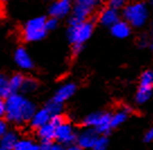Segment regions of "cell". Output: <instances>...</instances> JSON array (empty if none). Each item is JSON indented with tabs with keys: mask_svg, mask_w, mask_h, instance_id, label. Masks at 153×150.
Returning a JSON list of instances; mask_svg holds the SVG:
<instances>
[{
	"mask_svg": "<svg viewBox=\"0 0 153 150\" xmlns=\"http://www.w3.org/2000/svg\"><path fill=\"white\" fill-rule=\"evenodd\" d=\"M151 4H152V6H153V0H151Z\"/></svg>",
	"mask_w": 153,
	"mask_h": 150,
	"instance_id": "obj_38",
	"label": "cell"
},
{
	"mask_svg": "<svg viewBox=\"0 0 153 150\" xmlns=\"http://www.w3.org/2000/svg\"><path fill=\"white\" fill-rule=\"evenodd\" d=\"M57 25H59V19L54 18V17H51V18L46 19V22H45V29H46V32L48 31H53V29L56 28Z\"/></svg>",
	"mask_w": 153,
	"mask_h": 150,
	"instance_id": "obj_27",
	"label": "cell"
},
{
	"mask_svg": "<svg viewBox=\"0 0 153 150\" xmlns=\"http://www.w3.org/2000/svg\"><path fill=\"white\" fill-rule=\"evenodd\" d=\"M51 117H52L51 114L44 107L42 110H38V111L35 112L29 122H30V125L33 126L34 129H39L43 125H45L46 123H48L50 120H51Z\"/></svg>",
	"mask_w": 153,
	"mask_h": 150,
	"instance_id": "obj_14",
	"label": "cell"
},
{
	"mask_svg": "<svg viewBox=\"0 0 153 150\" xmlns=\"http://www.w3.org/2000/svg\"><path fill=\"white\" fill-rule=\"evenodd\" d=\"M14 59L16 64L18 66L20 69H24V70H30L34 67V62L29 53L25 50L24 48H18L15 51Z\"/></svg>",
	"mask_w": 153,
	"mask_h": 150,
	"instance_id": "obj_10",
	"label": "cell"
},
{
	"mask_svg": "<svg viewBox=\"0 0 153 150\" xmlns=\"http://www.w3.org/2000/svg\"><path fill=\"white\" fill-rule=\"evenodd\" d=\"M51 145V143H48V145H45V143H43L42 146H39V149L38 150H48V146Z\"/></svg>",
	"mask_w": 153,
	"mask_h": 150,
	"instance_id": "obj_34",
	"label": "cell"
},
{
	"mask_svg": "<svg viewBox=\"0 0 153 150\" xmlns=\"http://www.w3.org/2000/svg\"><path fill=\"white\" fill-rule=\"evenodd\" d=\"M2 115H5V101L0 97V119Z\"/></svg>",
	"mask_w": 153,
	"mask_h": 150,
	"instance_id": "obj_31",
	"label": "cell"
},
{
	"mask_svg": "<svg viewBox=\"0 0 153 150\" xmlns=\"http://www.w3.org/2000/svg\"><path fill=\"white\" fill-rule=\"evenodd\" d=\"M127 5V0H108V8L114 10L124 9V7Z\"/></svg>",
	"mask_w": 153,
	"mask_h": 150,
	"instance_id": "obj_26",
	"label": "cell"
},
{
	"mask_svg": "<svg viewBox=\"0 0 153 150\" xmlns=\"http://www.w3.org/2000/svg\"><path fill=\"white\" fill-rule=\"evenodd\" d=\"M150 46H151V49H152V50H153V43L151 44V45H150Z\"/></svg>",
	"mask_w": 153,
	"mask_h": 150,
	"instance_id": "obj_36",
	"label": "cell"
},
{
	"mask_svg": "<svg viewBox=\"0 0 153 150\" xmlns=\"http://www.w3.org/2000/svg\"><path fill=\"white\" fill-rule=\"evenodd\" d=\"M48 150H65V148L60 143H51L48 146Z\"/></svg>",
	"mask_w": 153,
	"mask_h": 150,
	"instance_id": "obj_30",
	"label": "cell"
},
{
	"mask_svg": "<svg viewBox=\"0 0 153 150\" xmlns=\"http://www.w3.org/2000/svg\"><path fill=\"white\" fill-rule=\"evenodd\" d=\"M140 87L153 88V70H146L141 75L140 78Z\"/></svg>",
	"mask_w": 153,
	"mask_h": 150,
	"instance_id": "obj_21",
	"label": "cell"
},
{
	"mask_svg": "<svg viewBox=\"0 0 153 150\" xmlns=\"http://www.w3.org/2000/svg\"><path fill=\"white\" fill-rule=\"evenodd\" d=\"M76 85L72 84V82H68L65 85H63L61 87L59 88L55 93V95L53 97V99L55 102L60 103V104H63V103L68 101L70 97L73 96V94L76 93Z\"/></svg>",
	"mask_w": 153,
	"mask_h": 150,
	"instance_id": "obj_11",
	"label": "cell"
},
{
	"mask_svg": "<svg viewBox=\"0 0 153 150\" xmlns=\"http://www.w3.org/2000/svg\"><path fill=\"white\" fill-rule=\"evenodd\" d=\"M55 139L59 141L60 145H72L76 139V131L73 129V126L70 123L64 121L61 125L56 128Z\"/></svg>",
	"mask_w": 153,
	"mask_h": 150,
	"instance_id": "obj_7",
	"label": "cell"
},
{
	"mask_svg": "<svg viewBox=\"0 0 153 150\" xmlns=\"http://www.w3.org/2000/svg\"><path fill=\"white\" fill-rule=\"evenodd\" d=\"M6 132H7V124H6L5 121H2L0 119V138L4 136Z\"/></svg>",
	"mask_w": 153,
	"mask_h": 150,
	"instance_id": "obj_29",
	"label": "cell"
},
{
	"mask_svg": "<svg viewBox=\"0 0 153 150\" xmlns=\"http://www.w3.org/2000/svg\"><path fill=\"white\" fill-rule=\"evenodd\" d=\"M82 124L87 129L94 130L101 136H106L110 132V114L109 113H91L82 120Z\"/></svg>",
	"mask_w": 153,
	"mask_h": 150,
	"instance_id": "obj_5",
	"label": "cell"
},
{
	"mask_svg": "<svg viewBox=\"0 0 153 150\" xmlns=\"http://www.w3.org/2000/svg\"><path fill=\"white\" fill-rule=\"evenodd\" d=\"M45 22L46 18L44 16L35 17L33 19L28 20L23 27V39L26 42H37L45 37L46 29H45Z\"/></svg>",
	"mask_w": 153,
	"mask_h": 150,
	"instance_id": "obj_4",
	"label": "cell"
},
{
	"mask_svg": "<svg viewBox=\"0 0 153 150\" xmlns=\"http://www.w3.org/2000/svg\"><path fill=\"white\" fill-rule=\"evenodd\" d=\"M99 134L94 129H86L76 136V145L81 149H92Z\"/></svg>",
	"mask_w": 153,
	"mask_h": 150,
	"instance_id": "obj_8",
	"label": "cell"
},
{
	"mask_svg": "<svg viewBox=\"0 0 153 150\" xmlns=\"http://www.w3.org/2000/svg\"><path fill=\"white\" fill-rule=\"evenodd\" d=\"M10 95L11 90L9 88V79L4 75H0V97L7 98Z\"/></svg>",
	"mask_w": 153,
	"mask_h": 150,
	"instance_id": "obj_22",
	"label": "cell"
},
{
	"mask_svg": "<svg viewBox=\"0 0 153 150\" xmlns=\"http://www.w3.org/2000/svg\"><path fill=\"white\" fill-rule=\"evenodd\" d=\"M36 112V106L33 102L25 98L17 93L11 94L5 101V115L8 121L13 123H23L30 121L32 116Z\"/></svg>",
	"mask_w": 153,
	"mask_h": 150,
	"instance_id": "obj_1",
	"label": "cell"
},
{
	"mask_svg": "<svg viewBox=\"0 0 153 150\" xmlns=\"http://www.w3.org/2000/svg\"><path fill=\"white\" fill-rule=\"evenodd\" d=\"M45 108L48 111V113L51 114V116L54 115H60L61 114V111H62V104L55 102L54 99L50 101L48 103H46V106Z\"/></svg>",
	"mask_w": 153,
	"mask_h": 150,
	"instance_id": "obj_23",
	"label": "cell"
},
{
	"mask_svg": "<svg viewBox=\"0 0 153 150\" xmlns=\"http://www.w3.org/2000/svg\"><path fill=\"white\" fill-rule=\"evenodd\" d=\"M0 150H6V149H4V148H1V147H0Z\"/></svg>",
	"mask_w": 153,
	"mask_h": 150,
	"instance_id": "obj_37",
	"label": "cell"
},
{
	"mask_svg": "<svg viewBox=\"0 0 153 150\" xmlns=\"http://www.w3.org/2000/svg\"><path fill=\"white\" fill-rule=\"evenodd\" d=\"M39 146H37L30 139H20L16 142L13 150H38Z\"/></svg>",
	"mask_w": 153,
	"mask_h": 150,
	"instance_id": "obj_18",
	"label": "cell"
},
{
	"mask_svg": "<svg viewBox=\"0 0 153 150\" xmlns=\"http://www.w3.org/2000/svg\"><path fill=\"white\" fill-rule=\"evenodd\" d=\"M72 2L73 0H56L53 2L52 6L50 7V15L54 18H62L67 16L72 9Z\"/></svg>",
	"mask_w": 153,
	"mask_h": 150,
	"instance_id": "obj_9",
	"label": "cell"
},
{
	"mask_svg": "<svg viewBox=\"0 0 153 150\" xmlns=\"http://www.w3.org/2000/svg\"><path fill=\"white\" fill-rule=\"evenodd\" d=\"M108 147V139L106 136L98 137V139L96 140L95 145L92 147V150H107Z\"/></svg>",
	"mask_w": 153,
	"mask_h": 150,
	"instance_id": "obj_25",
	"label": "cell"
},
{
	"mask_svg": "<svg viewBox=\"0 0 153 150\" xmlns=\"http://www.w3.org/2000/svg\"><path fill=\"white\" fill-rule=\"evenodd\" d=\"M131 112H132V108L126 106L123 110L115 112L113 115H110V125H111V128H117V126L122 125L123 123H125Z\"/></svg>",
	"mask_w": 153,
	"mask_h": 150,
	"instance_id": "obj_16",
	"label": "cell"
},
{
	"mask_svg": "<svg viewBox=\"0 0 153 150\" xmlns=\"http://www.w3.org/2000/svg\"><path fill=\"white\" fill-rule=\"evenodd\" d=\"M151 95H152V89L145 87H139L136 95H135V101L137 104H144L151 98Z\"/></svg>",
	"mask_w": 153,
	"mask_h": 150,
	"instance_id": "obj_20",
	"label": "cell"
},
{
	"mask_svg": "<svg viewBox=\"0 0 153 150\" xmlns=\"http://www.w3.org/2000/svg\"><path fill=\"white\" fill-rule=\"evenodd\" d=\"M55 133H56V126L54 125L52 122H48L42 128L37 129L38 138L45 145L52 143V141L55 139Z\"/></svg>",
	"mask_w": 153,
	"mask_h": 150,
	"instance_id": "obj_12",
	"label": "cell"
},
{
	"mask_svg": "<svg viewBox=\"0 0 153 150\" xmlns=\"http://www.w3.org/2000/svg\"><path fill=\"white\" fill-rule=\"evenodd\" d=\"M123 16L125 18V22L129 26L134 27H141L143 26L149 17L148 7L143 2H133L128 4L124 7Z\"/></svg>",
	"mask_w": 153,
	"mask_h": 150,
	"instance_id": "obj_3",
	"label": "cell"
},
{
	"mask_svg": "<svg viewBox=\"0 0 153 150\" xmlns=\"http://www.w3.org/2000/svg\"><path fill=\"white\" fill-rule=\"evenodd\" d=\"M120 20V13L117 10H114L111 8H105L100 11L99 15V23L104 26L111 27L115 23Z\"/></svg>",
	"mask_w": 153,
	"mask_h": 150,
	"instance_id": "obj_13",
	"label": "cell"
},
{
	"mask_svg": "<svg viewBox=\"0 0 153 150\" xmlns=\"http://www.w3.org/2000/svg\"><path fill=\"white\" fill-rule=\"evenodd\" d=\"M110 33L116 39H126L131 34V26L125 20H118L110 27Z\"/></svg>",
	"mask_w": 153,
	"mask_h": 150,
	"instance_id": "obj_15",
	"label": "cell"
},
{
	"mask_svg": "<svg viewBox=\"0 0 153 150\" xmlns=\"http://www.w3.org/2000/svg\"><path fill=\"white\" fill-rule=\"evenodd\" d=\"M82 49H83V46H78V45H76V46H73V48H72V51H73L74 54H79L82 51Z\"/></svg>",
	"mask_w": 153,
	"mask_h": 150,
	"instance_id": "obj_32",
	"label": "cell"
},
{
	"mask_svg": "<svg viewBox=\"0 0 153 150\" xmlns=\"http://www.w3.org/2000/svg\"><path fill=\"white\" fill-rule=\"evenodd\" d=\"M24 79L25 78L20 73H15L14 76H11L9 78V88L11 90V94H15V93L18 92L19 89H22Z\"/></svg>",
	"mask_w": 153,
	"mask_h": 150,
	"instance_id": "obj_19",
	"label": "cell"
},
{
	"mask_svg": "<svg viewBox=\"0 0 153 150\" xmlns=\"http://www.w3.org/2000/svg\"><path fill=\"white\" fill-rule=\"evenodd\" d=\"M94 32V24L89 20H78L74 17L70 19V27L68 29V39L73 46H83L91 37Z\"/></svg>",
	"mask_w": 153,
	"mask_h": 150,
	"instance_id": "obj_2",
	"label": "cell"
},
{
	"mask_svg": "<svg viewBox=\"0 0 153 150\" xmlns=\"http://www.w3.org/2000/svg\"><path fill=\"white\" fill-rule=\"evenodd\" d=\"M37 88V82L34 80L33 78H27L24 79L23 86H22V90L24 93H32Z\"/></svg>",
	"mask_w": 153,
	"mask_h": 150,
	"instance_id": "obj_24",
	"label": "cell"
},
{
	"mask_svg": "<svg viewBox=\"0 0 153 150\" xmlns=\"http://www.w3.org/2000/svg\"><path fill=\"white\" fill-rule=\"evenodd\" d=\"M144 141L145 142H151V141H153V128H151V129H149L146 131V133L144 136Z\"/></svg>",
	"mask_w": 153,
	"mask_h": 150,
	"instance_id": "obj_28",
	"label": "cell"
},
{
	"mask_svg": "<svg viewBox=\"0 0 153 150\" xmlns=\"http://www.w3.org/2000/svg\"><path fill=\"white\" fill-rule=\"evenodd\" d=\"M99 2L100 0H74L72 17L81 22L87 20V18L90 16L92 10L98 6Z\"/></svg>",
	"mask_w": 153,
	"mask_h": 150,
	"instance_id": "obj_6",
	"label": "cell"
},
{
	"mask_svg": "<svg viewBox=\"0 0 153 150\" xmlns=\"http://www.w3.org/2000/svg\"><path fill=\"white\" fill-rule=\"evenodd\" d=\"M7 1H9V0H0V2H7Z\"/></svg>",
	"mask_w": 153,
	"mask_h": 150,
	"instance_id": "obj_35",
	"label": "cell"
},
{
	"mask_svg": "<svg viewBox=\"0 0 153 150\" xmlns=\"http://www.w3.org/2000/svg\"><path fill=\"white\" fill-rule=\"evenodd\" d=\"M65 150H83V149H81L78 145H70L68 148H65Z\"/></svg>",
	"mask_w": 153,
	"mask_h": 150,
	"instance_id": "obj_33",
	"label": "cell"
},
{
	"mask_svg": "<svg viewBox=\"0 0 153 150\" xmlns=\"http://www.w3.org/2000/svg\"><path fill=\"white\" fill-rule=\"evenodd\" d=\"M17 141H18V136L13 131H10V132L7 131L4 136L0 138V147L6 150H13Z\"/></svg>",
	"mask_w": 153,
	"mask_h": 150,
	"instance_id": "obj_17",
	"label": "cell"
}]
</instances>
